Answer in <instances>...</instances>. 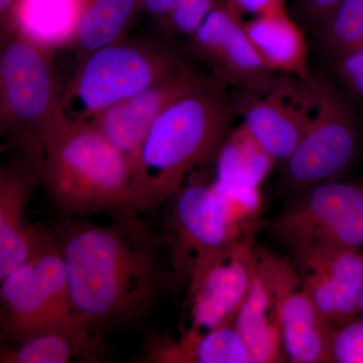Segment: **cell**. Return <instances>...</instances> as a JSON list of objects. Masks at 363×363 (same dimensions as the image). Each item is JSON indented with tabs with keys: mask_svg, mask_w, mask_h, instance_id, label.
I'll list each match as a JSON object with an SVG mask.
<instances>
[{
	"mask_svg": "<svg viewBox=\"0 0 363 363\" xmlns=\"http://www.w3.org/2000/svg\"><path fill=\"white\" fill-rule=\"evenodd\" d=\"M109 216L104 225L60 215L50 224L68 272L72 315L101 334L143 324L177 285L162 262V234L130 208Z\"/></svg>",
	"mask_w": 363,
	"mask_h": 363,
	"instance_id": "cell-1",
	"label": "cell"
},
{
	"mask_svg": "<svg viewBox=\"0 0 363 363\" xmlns=\"http://www.w3.org/2000/svg\"><path fill=\"white\" fill-rule=\"evenodd\" d=\"M234 116L223 86L203 80L157 117L133 164L130 209L152 211L168 202L197 167L218 156Z\"/></svg>",
	"mask_w": 363,
	"mask_h": 363,
	"instance_id": "cell-2",
	"label": "cell"
},
{
	"mask_svg": "<svg viewBox=\"0 0 363 363\" xmlns=\"http://www.w3.org/2000/svg\"><path fill=\"white\" fill-rule=\"evenodd\" d=\"M35 150L40 186L57 215L88 218L130 208L133 166L91 121L60 116Z\"/></svg>",
	"mask_w": 363,
	"mask_h": 363,
	"instance_id": "cell-3",
	"label": "cell"
},
{
	"mask_svg": "<svg viewBox=\"0 0 363 363\" xmlns=\"http://www.w3.org/2000/svg\"><path fill=\"white\" fill-rule=\"evenodd\" d=\"M181 64L178 52L168 45L121 38L82 59L62 91L60 116L90 121L150 87Z\"/></svg>",
	"mask_w": 363,
	"mask_h": 363,
	"instance_id": "cell-4",
	"label": "cell"
},
{
	"mask_svg": "<svg viewBox=\"0 0 363 363\" xmlns=\"http://www.w3.org/2000/svg\"><path fill=\"white\" fill-rule=\"evenodd\" d=\"M51 51L11 26L0 39V145L30 150L60 118Z\"/></svg>",
	"mask_w": 363,
	"mask_h": 363,
	"instance_id": "cell-5",
	"label": "cell"
},
{
	"mask_svg": "<svg viewBox=\"0 0 363 363\" xmlns=\"http://www.w3.org/2000/svg\"><path fill=\"white\" fill-rule=\"evenodd\" d=\"M272 231L292 255L360 250L363 184L332 180L297 191Z\"/></svg>",
	"mask_w": 363,
	"mask_h": 363,
	"instance_id": "cell-6",
	"label": "cell"
},
{
	"mask_svg": "<svg viewBox=\"0 0 363 363\" xmlns=\"http://www.w3.org/2000/svg\"><path fill=\"white\" fill-rule=\"evenodd\" d=\"M169 201L171 207L162 236L177 284L187 283L189 296L245 230L235 228L229 222L212 184L202 179L188 177Z\"/></svg>",
	"mask_w": 363,
	"mask_h": 363,
	"instance_id": "cell-7",
	"label": "cell"
},
{
	"mask_svg": "<svg viewBox=\"0 0 363 363\" xmlns=\"http://www.w3.org/2000/svg\"><path fill=\"white\" fill-rule=\"evenodd\" d=\"M314 106L304 135L285 164L286 184L297 191L335 180L347 169L358 145L355 116L331 83L313 76Z\"/></svg>",
	"mask_w": 363,
	"mask_h": 363,
	"instance_id": "cell-8",
	"label": "cell"
},
{
	"mask_svg": "<svg viewBox=\"0 0 363 363\" xmlns=\"http://www.w3.org/2000/svg\"><path fill=\"white\" fill-rule=\"evenodd\" d=\"M191 52L214 71L216 82L233 86L248 96L262 94L272 74L248 38L245 21L233 6L221 0L189 40Z\"/></svg>",
	"mask_w": 363,
	"mask_h": 363,
	"instance_id": "cell-9",
	"label": "cell"
},
{
	"mask_svg": "<svg viewBox=\"0 0 363 363\" xmlns=\"http://www.w3.org/2000/svg\"><path fill=\"white\" fill-rule=\"evenodd\" d=\"M295 269V264L285 257L253 247L252 283L234 321L252 363L281 359V296Z\"/></svg>",
	"mask_w": 363,
	"mask_h": 363,
	"instance_id": "cell-10",
	"label": "cell"
},
{
	"mask_svg": "<svg viewBox=\"0 0 363 363\" xmlns=\"http://www.w3.org/2000/svg\"><path fill=\"white\" fill-rule=\"evenodd\" d=\"M296 78V77H294ZM283 79L250 96L242 128L274 162H286L297 147L314 106L312 78Z\"/></svg>",
	"mask_w": 363,
	"mask_h": 363,
	"instance_id": "cell-11",
	"label": "cell"
},
{
	"mask_svg": "<svg viewBox=\"0 0 363 363\" xmlns=\"http://www.w3.org/2000/svg\"><path fill=\"white\" fill-rule=\"evenodd\" d=\"M204 78L181 64L154 84L99 112L89 121L116 147L133 168L150 126L169 104Z\"/></svg>",
	"mask_w": 363,
	"mask_h": 363,
	"instance_id": "cell-12",
	"label": "cell"
},
{
	"mask_svg": "<svg viewBox=\"0 0 363 363\" xmlns=\"http://www.w3.org/2000/svg\"><path fill=\"white\" fill-rule=\"evenodd\" d=\"M255 233L257 228L252 226L238 236L188 296L193 313L189 331L203 334L234 324L252 283Z\"/></svg>",
	"mask_w": 363,
	"mask_h": 363,
	"instance_id": "cell-13",
	"label": "cell"
},
{
	"mask_svg": "<svg viewBox=\"0 0 363 363\" xmlns=\"http://www.w3.org/2000/svg\"><path fill=\"white\" fill-rule=\"evenodd\" d=\"M293 257L303 286L325 319L340 326L360 314L362 250L302 253Z\"/></svg>",
	"mask_w": 363,
	"mask_h": 363,
	"instance_id": "cell-14",
	"label": "cell"
},
{
	"mask_svg": "<svg viewBox=\"0 0 363 363\" xmlns=\"http://www.w3.org/2000/svg\"><path fill=\"white\" fill-rule=\"evenodd\" d=\"M107 352L104 334L69 318L16 342H0V363H95Z\"/></svg>",
	"mask_w": 363,
	"mask_h": 363,
	"instance_id": "cell-15",
	"label": "cell"
},
{
	"mask_svg": "<svg viewBox=\"0 0 363 363\" xmlns=\"http://www.w3.org/2000/svg\"><path fill=\"white\" fill-rule=\"evenodd\" d=\"M281 328L284 350L291 362H328L333 324L317 309L297 269L286 281L281 296Z\"/></svg>",
	"mask_w": 363,
	"mask_h": 363,
	"instance_id": "cell-16",
	"label": "cell"
},
{
	"mask_svg": "<svg viewBox=\"0 0 363 363\" xmlns=\"http://www.w3.org/2000/svg\"><path fill=\"white\" fill-rule=\"evenodd\" d=\"M69 318L60 316L28 260L0 284V342H16Z\"/></svg>",
	"mask_w": 363,
	"mask_h": 363,
	"instance_id": "cell-17",
	"label": "cell"
},
{
	"mask_svg": "<svg viewBox=\"0 0 363 363\" xmlns=\"http://www.w3.org/2000/svg\"><path fill=\"white\" fill-rule=\"evenodd\" d=\"M245 28L255 51L269 70L301 80L312 78L304 33L289 18L284 7L259 14L245 23Z\"/></svg>",
	"mask_w": 363,
	"mask_h": 363,
	"instance_id": "cell-18",
	"label": "cell"
},
{
	"mask_svg": "<svg viewBox=\"0 0 363 363\" xmlns=\"http://www.w3.org/2000/svg\"><path fill=\"white\" fill-rule=\"evenodd\" d=\"M147 362L252 363L250 352L234 324L206 333L186 330L180 340L160 338L143 350Z\"/></svg>",
	"mask_w": 363,
	"mask_h": 363,
	"instance_id": "cell-19",
	"label": "cell"
},
{
	"mask_svg": "<svg viewBox=\"0 0 363 363\" xmlns=\"http://www.w3.org/2000/svg\"><path fill=\"white\" fill-rule=\"evenodd\" d=\"M88 0H18L13 26L52 51L70 45Z\"/></svg>",
	"mask_w": 363,
	"mask_h": 363,
	"instance_id": "cell-20",
	"label": "cell"
},
{
	"mask_svg": "<svg viewBox=\"0 0 363 363\" xmlns=\"http://www.w3.org/2000/svg\"><path fill=\"white\" fill-rule=\"evenodd\" d=\"M138 0H88L70 45L80 59L123 38Z\"/></svg>",
	"mask_w": 363,
	"mask_h": 363,
	"instance_id": "cell-21",
	"label": "cell"
},
{
	"mask_svg": "<svg viewBox=\"0 0 363 363\" xmlns=\"http://www.w3.org/2000/svg\"><path fill=\"white\" fill-rule=\"evenodd\" d=\"M18 150V157L4 164L0 179V234L26 220L28 205L40 186L37 152Z\"/></svg>",
	"mask_w": 363,
	"mask_h": 363,
	"instance_id": "cell-22",
	"label": "cell"
},
{
	"mask_svg": "<svg viewBox=\"0 0 363 363\" xmlns=\"http://www.w3.org/2000/svg\"><path fill=\"white\" fill-rule=\"evenodd\" d=\"M217 157V180L245 187L257 188L274 162L243 128L224 143Z\"/></svg>",
	"mask_w": 363,
	"mask_h": 363,
	"instance_id": "cell-23",
	"label": "cell"
},
{
	"mask_svg": "<svg viewBox=\"0 0 363 363\" xmlns=\"http://www.w3.org/2000/svg\"><path fill=\"white\" fill-rule=\"evenodd\" d=\"M325 51L336 60L363 48V0H342L320 30Z\"/></svg>",
	"mask_w": 363,
	"mask_h": 363,
	"instance_id": "cell-24",
	"label": "cell"
},
{
	"mask_svg": "<svg viewBox=\"0 0 363 363\" xmlns=\"http://www.w3.org/2000/svg\"><path fill=\"white\" fill-rule=\"evenodd\" d=\"M32 262L38 278L57 313L62 317L74 318L68 272L52 230L33 255Z\"/></svg>",
	"mask_w": 363,
	"mask_h": 363,
	"instance_id": "cell-25",
	"label": "cell"
},
{
	"mask_svg": "<svg viewBox=\"0 0 363 363\" xmlns=\"http://www.w3.org/2000/svg\"><path fill=\"white\" fill-rule=\"evenodd\" d=\"M51 233V226L26 218L0 234V284L32 259Z\"/></svg>",
	"mask_w": 363,
	"mask_h": 363,
	"instance_id": "cell-26",
	"label": "cell"
},
{
	"mask_svg": "<svg viewBox=\"0 0 363 363\" xmlns=\"http://www.w3.org/2000/svg\"><path fill=\"white\" fill-rule=\"evenodd\" d=\"M328 362L363 363V316L334 329Z\"/></svg>",
	"mask_w": 363,
	"mask_h": 363,
	"instance_id": "cell-27",
	"label": "cell"
},
{
	"mask_svg": "<svg viewBox=\"0 0 363 363\" xmlns=\"http://www.w3.org/2000/svg\"><path fill=\"white\" fill-rule=\"evenodd\" d=\"M221 0H179L164 18L169 30L191 37Z\"/></svg>",
	"mask_w": 363,
	"mask_h": 363,
	"instance_id": "cell-28",
	"label": "cell"
},
{
	"mask_svg": "<svg viewBox=\"0 0 363 363\" xmlns=\"http://www.w3.org/2000/svg\"><path fill=\"white\" fill-rule=\"evenodd\" d=\"M336 72L353 95L363 97V48L337 59Z\"/></svg>",
	"mask_w": 363,
	"mask_h": 363,
	"instance_id": "cell-29",
	"label": "cell"
},
{
	"mask_svg": "<svg viewBox=\"0 0 363 363\" xmlns=\"http://www.w3.org/2000/svg\"><path fill=\"white\" fill-rule=\"evenodd\" d=\"M342 0H298L303 13L313 23L321 26Z\"/></svg>",
	"mask_w": 363,
	"mask_h": 363,
	"instance_id": "cell-30",
	"label": "cell"
},
{
	"mask_svg": "<svg viewBox=\"0 0 363 363\" xmlns=\"http://www.w3.org/2000/svg\"><path fill=\"white\" fill-rule=\"evenodd\" d=\"M238 13L259 14L284 7L285 0H225Z\"/></svg>",
	"mask_w": 363,
	"mask_h": 363,
	"instance_id": "cell-31",
	"label": "cell"
},
{
	"mask_svg": "<svg viewBox=\"0 0 363 363\" xmlns=\"http://www.w3.org/2000/svg\"><path fill=\"white\" fill-rule=\"evenodd\" d=\"M179 0H138L140 11L164 18L174 9Z\"/></svg>",
	"mask_w": 363,
	"mask_h": 363,
	"instance_id": "cell-32",
	"label": "cell"
},
{
	"mask_svg": "<svg viewBox=\"0 0 363 363\" xmlns=\"http://www.w3.org/2000/svg\"><path fill=\"white\" fill-rule=\"evenodd\" d=\"M18 0H0V33L13 26Z\"/></svg>",
	"mask_w": 363,
	"mask_h": 363,
	"instance_id": "cell-33",
	"label": "cell"
},
{
	"mask_svg": "<svg viewBox=\"0 0 363 363\" xmlns=\"http://www.w3.org/2000/svg\"><path fill=\"white\" fill-rule=\"evenodd\" d=\"M359 313H360V314L363 315V289H362V297H360Z\"/></svg>",
	"mask_w": 363,
	"mask_h": 363,
	"instance_id": "cell-34",
	"label": "cell"
},
{
	"mask_svg": "<svg viewBox=\"0 0 363 363\" xmlns=\"http://www.w3.org/2000/svg\"><path fill=\"white\" fill-rule=\"evenodd\" d=\"M7 30H9V28H7ZM0 33V39H1V35H2V33Z\"/></svg>",
	"mask_w": 363,
	"mask_h": 363,
	"instance_id": "cell-35",
	"label": "cell"
}]
</instances>
